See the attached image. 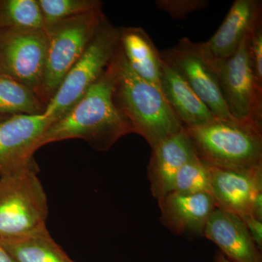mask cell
<instances>
[{"instance_id": "17", "label": "cell", "mask_w": 262, "mask_h": 262, "mask_svg": "<svg viewBox=\"0 0 262 262\" xmlns=\"http://www.w3.org/2000/svg\"><path fill=\"white\" fill-rule=\"evenodd\" d=\"M120 41L131 70L143 80L160 89L163 59L149 34L141 27H122Z\"/></svg>"}, {"instance_id": "29", "label": "cell", "mask_w": 262, "mask_h": 262, "mask_svg": "<svg viewBox=\"0 0 262 262\" xmlns=\"http://www.w3.org/2000/svg\"><path fill=\"white\" fill-rule=\"evenodd\" d=\"M8 117V115H2V114H0V122L3 121V120H4L5 119H6Z\"/></svg>"}, {"instance_id": "21", "label": "cell", "mask_w": 262, "mask_h": 262, "mask_svg": "<svg viewBox=\"0 0 262 262\" xmlns=\"http://www.w3.org/2000/svg\"><path fill=\"white\" fill-rule=\"evenodd\" d=\"M184 194H211V171L208 165L198 157L188 161L175 177L173 191Z\"/></svg>"}, {"instance_id": "20", "label": "cell", "mask_w": 262, "mask_h": 262, "mask_svg": "<svg viewBox=\"0 0 262 262\" xmlns=\"http://www.w3.org/2000/svg\"><path fill=\"white\" fill-rule=\"evenodd\" d=\"M0 28L44 29L38 0H0Z\"/></svg>"}, {"instance_id": "13", "label": "cell", "mask_w": 262, "mask_h": 262, "mask_svg": "<svg viewBox=\"0 0 262 262\" xmlns=\"http://www.w3.org/2000/svg\"><path fill=\"white\" fill-rule=\"evenodd\" d=\"M158 202L160 222L177 235L203 236L208 219L216 208L210 193L171 192Z\"/></svg>"}, {"instance_id": "10", "label": "cell", "mask_w": 262, "mask_h": 262, "mask_svg": "<svg viewBox=\"0 0 262 262\" xmlns=\"http://www.w3.org/2000/svg\"><path fill=\"white\" fill-rule=\"evenodd\" d=\"M53 122L45 115H14L0 122V174L34 159L39 140Z\"/></svg>"}, {"instance_id": "11", "label": "cell", "mask_w": 262, "mask_h": 262, "mask_svg": "<svg viewBox=\"0 0 262 262\" xmlns=\"http://www.w3.org/2000/svg\"><path fill=\"white\" fill-rule=\"evenodd\" d=\"M261 0H236L213 37L201 42L203 54L210 63L223 61L237 51L241 43L261 22Z\"/></svg>"}, {"instance_id": "18", "label": "cell", "mask_w": 262, "mask_h": 262, "mask_svg": "<svg viewBox=\"0 0 262 262\" xmlns=\"http://www.w3.org/2000/svg\"><path fill=\"white\" fill-rule=\"evenodd\" d=\"M0 244L14 262H75L53 239L46 227Z\"/></svg>"}, {"instance_id": "4", "label": "cell", "mask_w": 262, "mask_h": 262, "mask_svg": "<svg viewBox=\"0 0 262 262\" xmlns=\"http://www.w3.org/2000/svg\"><path fill=\"white\" fill-rule=\"evenodd\" d=\"M48 212L47 195L34 159L0 174V241L46 227Z\"/></svg>"}, {"instance_id": "26", "label": "cell", "mask_w": 262, "mask_h": 262, "mask_svg": "<svg viewBox=\"0 0 262 262\" xmlns=\"http://www.w3.org/2000/svg\"><path fill=\"white\" fill-rule=\"evenodd\" d=\"M251 215L262 221V192L258 193L255 198L251 206Z\"/></svg>"}, {"instance_id": "9", "label": "cell", "mask_w": 262, "mask_h": 262, "mask_svg": "<svg viewBox=\"0 0 262 262\" xmlns=\"http://www.w3.org/2000/svg\"><path fill=\"white\" fill-rule=\"evenodd\" d=\"M218 119L234 120L224 99L214 69L206 59L201 43L183 37L173 47L160 52Z\"/></svg>"}, {"instance_id": "5", "label": "cell", "mask_w": 262, "mask_h": 262, "mask_svg": "<svg viewBox=\"0 0 262 262\" xmlns=\"http://www.w3.org/2000/svg\"><path fill=\"white\" fill-rule=\"evenodd\" d=\"M105 18L101 7L84 14L45 25L47 53L38 94L43 103L47 105L51 101Z\"/></svg>"}, {"instance_id": "27", "label": "cell", "mask_w": 262, "mask_h": 262, "mask_svg": "<svg viewBox=\"0 0 262 262\" xmlns=\"http://www.w3.org/2000/svg\"><path fill=\"white\" fill-rule=\"evenodd\" d=\"M0 262H14L9 253L1 244H0Z\"/></svg>"}, {"instance_id": "1", "label": "cell", "mask_w": 262, "mask_h": 262, "mask_svg": "<svg viewBox=\"0 0 262 262\" xmlns=\"http://www.w3.org/2000/svg\"><path fill=\"white\" fill-rule=\"evenodd\" d=\"M116 76L115 56L99 80L73 108L48 127L38 149L57 141L80 139L96 151H106L122 137L134 133L130 122L114 102Z\"/></svg>"}, {"instance_id": "14", "label": "cell", "mask_w": 262, "mask_h": 262, "mask_svg": "<svg viewBox=\"0 0 262 262\" xmlns=\"http://www.w3.org/2000/svg\"><path fill=\"white\" fill-rule=\"evenodd\" d=\"M203 236L216 245L230 262H262L261 250L238 215L216 207L208 219Z\"/></svg>"}, {"instance_id": "16", "label": "cell", "mask_w": 262, "mask_h": 262, "mask_svg": "<svg viewBox=\"0 0 262 262\" xmlns=\"http://www.w3.org/2000/svg\"><path fill=\"white\" fill-rule=\"evenodd\" d=\"M160 85L165 99L183 126H195L218 119L180 74L163 60Z\"/></svg>"}, {"instance_id": "15", "label": "cell", "mask_w": 262, "mask_h": 262, "mask_svg": "<svg viewBox=\"0 0 262 262\" xmlns=\"http://www.w3.org/2000/svg\"><path fill=\"white\" fill-rule=\"evenodd\" d=\"M151 150L147 177L151 194L158 201L173 191L179 170L196 155L184 128L160 141Z\"/></svg>"}, {"instance_id": "25", "label": "cell", "mask_w": 262, "mask_h": 262, "mask_svg": "<svg viewBox=\"0 0 262 262\" xmlns=\"http://www.w3.org/2000/svg\"><path fill=\"white\" fill-rule=\"evenodd\" d=\"M244 221L253 242L260 250L262 249V221L254 218L251 215H245Z\"/></svg>"}, {"instance_id": "7", "label": "cell", "mask_w": 262, "mask_h": 262, "mask_svg": "<svg viewBox=\"0 0 262 262\" xmlns=\"http://www.w3.org/2000/svg\"><path fill=\"white\" fill-rule=\"evenodd\" d=\"M249 36L232 56L211 64L231 116L237 121L262 127V84L250 59Z\"/></svg>"}, {"instance_id": "23", "label": "cell", "mask_w": 262, "mask_h": 262, "mask_svg": "<svg viewBox=\"0 0 262 262\" xmlns=\"http://www.w3.org/2000/svg\"><path fill=\"white\" fill-rule=\"evenodd\" d=\"M157 8L165 12L173 19L183 20L190 13L207 8L208 0H157Z\"/></svg>"}, {"instance_id": "28", "label": "cell", "mask_w": 262, "mask_h": 262, "mask_svg": "<svg viewBox=\"0 0 262 262\" xmlns=\"http://www.w3.org/2000/svg\"><path fill=\"white\" fill-rule=\"evenodd\" d=\"M214 262H230L220 251L215 253Z\"/></svg>"}, {"instance_id": "24", "label": "cell", "mask_w": 262, "mask_h": 262, "mask_svg": "<svg viewBox=\"0 0 262 262\" xmlns=\"http://www.w3.org/2000/svg\"><path fill=\"white\" fill-rule=\"evenodd\" d=\"M248 50L253 72L258 82L262 84V21L250 34Z\"/></svg>"}, {"instance_id": "22", "label": "cell", "mask_w": 262, "mask_h": 262, "mask_svg": "<svg viewBox=\"0 0 262 262\" xmlns=\"http://www.w3.org/2000/svg\"><path fill=\"white\" fill-rule=\"evenodd\" d=\"M45 25L72 18L102 7L98 0H38Z\"/></svg>"}, {"instance_id": "8", "label": "cell", "mask_w": 262, "mask_h": 262, "mask_svg": "<svg viewBox=\"0 0 262 262\" xmlns=\"http://www.w3.org/2000/svg\"><path fill=\"white\" fill-rule=\"evenodd\" d=\"M47 53L44 29L0 28V74L39 94Z\"/></svg>"}, {"instance_id": "6", "label": "cell", "mask_w": 262, "mask_h": 262, "mask_svg": "<svg viewBox=\"0 0 262 262\" xmlns=\"http://www.w3.org/2000/svg\"><path fill=\"white\" fill-rule=\"evenodd\" d=\"M120 46V28L105 18L82 56L68 72L43 115L54 123L61 120L96 83L110 64Z\"/></svg>"}, {"instance_id": "2", "label": "cell", "mask_w": 262, "mask_h": 262, "mask_svg": "<svg viewBox=\"0 0 262 262\" xmlns=\"http://www.w3.org/2000/svg\"><path fill=\"white\" fill-rule=\"evenodd\" d=\"M117 76L113 100L130 122L134 134L151 148L184 128L161 90L136 75L128 65L121 46L115 55Z\"/></svg>"}, {"instance_id": "3", "label": "cell", "mask_w": 262, "mask_h": 262, "mask_svg": "<svg viewBox=\"0 0 262 262\" xmlns=\"http://www.w3.org/2000/svg\"><path fill=\"white\" fill-rule=\"evenodd\" d=\"M184 130L196 157L208 166L231 170L262 166V127L215 119Z\"/></svg>"}, {"instance_id": "19", "label": "cell", "mask_w": 262, "mask_h": 262, "mask_svg": "<svg viewBox=\"0 0 262 262\" xmlns=\"http://www.w3.org/2000/svg\"><path fill=\"white\" fill-rule=\"evenodd\" d=\"M46 105L27 86L0 74V114L4 115H42Z\"/></svg>"}, {"instance_id": "12", "label": "cell", "mask_w": 262, "mask_h": 262, "mask_svg": "<svg viewBox=\"0 0 262 262\" xmlns=\"http://www.w3.org/2000/svg\"><path fill=\"white\" fill-rule=\"evenodd\" d=\"M211 194L217 208L242 218L262 192V166L231 170L210 167Z\"/></svg>"}]
</instances>
